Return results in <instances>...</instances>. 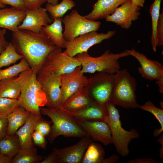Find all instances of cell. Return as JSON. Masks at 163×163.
I'll list each match as a JSON object with an SVG mask.
<instances>
[{
	"mask_svg": "<svg viewBox=\"0 0 163 163\" xmlns=\"http://www.w3.org/2000/svg\"><path fill=\"white\" fill-rule=\"evenodd\" d=\"M129 163H156L157 161L152 158H141L131 159L128 161Z\"/></svg>",
	"mask_w": 163,
	"mask_h": 163,
	"instance_id": "43",
	"label": "cell"
},
{
	"mask_svg": "<svg viewBox=\"0 0 163 163\" xmlns=\"http://www.w3.org/2000/svg\"><path fill=\"white\" fill-rule=\"evenodd\" d=\"M78 121L93 141L100 142L105 146L113 144L110 130L104 121L88 120Z\"/></svg>",
	"mask_w": 163,
	"mask_h": 163,
	"instance_id": "17",
	"label": "cell"
},
{
	"mask_svg": "<svg viewBox=\"0 0 163 163\" xmlns=\"http://www.w3.org/2000/svg\"><path fill=\"white\" fill-rule=\"evenodd\" d=\"M6 31L5 28L0 29V54L5 50L9 43L5 38Z\"/></svg>",
	"mask_w": 163,
	"mask_h": 163,
	"instance_id": "41",
	"label": "cell"
},
{
	"mask_svg": "<svg viewBox=\"0 0 163 163\" xmlns=\"http://www.w3.org/2000/svg\"><path fill=\"white\" fill-rule=\"evenodd\" d=\"M129 55L127 50L117 53L107 50L98 57L91 56L87 52L78 54L75 57L80 62L84 74L97 72L115 74L120 69L119 59Z\"/></svg>",
	"mask_w": 163,
	"mask_h": 163,
	"instance_id": "6",
	"label": "cell"
},
{
	"mask_svg": "<svg viewBox=\"0 0 163 163\" xmlns=\"http://www.w3.org/2000/svg\"><path fill=\"white\" fill-rule=\"evenodd\" d=\"M5 6L3 5L0 3V8H5Z\"/></svg>",
	"mask_w": 163,
	"mask_h": 163,
	"instance_id": "49",
	"label": "cell"
},
{
	"mask_svg": "<svg viewBox=\"0 0 163 163\" xmlns=\"http://www.w3.org/2000/svg\"><path fill=\"white\" fill-rule=\"evenodd\" d=\"M41 114L49 117L53 123L48 140L53 143L59 136L82 137L88 136L78 121L61 107H40Z\"/></svg>",
	"mask_w": 163,
	"mask_h": 163,
	"instance_id": "3",
	"label": "cell"
},
{
	"mask_svg": "<svg viewBox=\"0 0 163 163\" xmlns=\"http://www.w3.org/2000/svg\"><path fill=\"white\" fill-rule=\"evenodd\" d=\"M8 124L7 117H0V139L6 135Z\"/></svg>",
	"mask_w": 163,
	"mask_h": 163,
	"instance_id": "40",
	"label": "cell"
},
{
	"mask_svg": "<svg viewBox=\"0 0 163 163\" xmlns=\"http://www.w3.org/2000/svg\"><path fill=\"white\" fill-rule=\"evenodd\" d=\"M40 163H58L57 158L55 152L52 150L50 154Z\"/></svg>",
	"mask_w": 163,
	"mask_h": 163,
	"instance_id": "42",
	"label": "cell"
},
{
	"mask_svg": "<svg viewBox=\"0 0 163 163\" xmlns=\"http://www.w3.org/2000/svg\"><path fill=\"white\" fill-rule=\"evenodd\" d=\"M30 113L23 107H17L7 117L8 124L7 135L14 134L27 120Z\"/></svg>",
	"mask_w": 163,
	"mask_h": 163,
	"instance_id": "24",
	"label": "cell"
},
{
	"mask_svg": "<svg viewBox=\"0 0 163 163\" xmlns=\"http://www.w3.org/2000/svg\"><path fill=\"white\" fill-rule=\"evenodd\" d=\"M93 141L89 136H86L75 145L61 149L53 148L52 150L58 163H80L87 148Z\"/></svg>",
	"mask_w": 163,
	"mask_h": 163,
	"instance_id": "13",
	"label": "cell"
},
{
	"mask_svg": "<svg viewBox=\"0 0 163 163\" xmlns=\"http://www.w3.org/2000/svg\"><path fill=\"white\" fill-rule=\"evenodd\" d=\"M19 106L18 99L0 97V117H7Z\"/></svg>",
	"mask_w": 163,
	"mask_h": 163,
	"instance_id": "34",
	"label": "cell"
},
{
	"mask_svg": "<svg viewBox=\"0 0 163 163\" xmlns=\"http://www.w3.org/2000/svg\"><path fill=\"white\" fill-rule=\"evenodd\" d=\"M137 82L126 69L115 73V78L110 101L124 108H139L136 91Z\"/></svg>",
	"mask_w": 163,
	"mask_h": 163,
	"instance_id": "5",
	"label": "cell"
},
{
	"mask_svg": "<svg viewBox=\"0 0 163 163\" xmlns=\"http://www.w3.org/2000/svg\"><path fill=\"white\" fill-rule=\"evenodd\" d=\"M11 42L37 74L49 54L57 47L42 31L37 33L23 30L12 32Z\"/></svg>",
	"mask_w": 163,
	"mask_h": 163,
	"instance_id": "1",
	"label": "cell"
},
{
	"mask_svg": "<svg viewBox=\"0 0 163 163\" xmlns=\"http://www.w3.org/2000/svg\"><path fill=\"white\" fill-rule=\"evenodd\" d=\"M116 105L111 101L106 105L108 115L104 122L109 127L113 139V144L119 155L123 157L128 155L129 153V145L132 139L138 138L140 134L135 129L127 131L122 126L120 120L119 110Z\"/></svg>",
	"mask_w": 163,
	"mask_h": 163,
	"instance_id": "4",
	"label": "cell"
},
{
	"mask_svg": "<svg viewBox=\"0 0 163 163\" xmlns=\"http://www.w3.org/2000/svg\"><path fill=\"white\" fill-rule=\"evenodd\" d=\"M127 50L129 55L136 58L140 64L138 71L142 77L151 81L163 78V65L161 63L148 59L145 55L133 48Z\"/></svg>",
	"mask_w": 163,
	"mask_h": 163,
	"instance_id": "15",
	"label": "cell"
},
{
	"mask_svg": "<svg viewBox=\"0 0 163 163\" xmlns=\"http://www.w3.org/2000/svg\"><path fill=\"white\" fill-rule=\"evenodd\" d=\"M51 122L41 118L36 122L34 126V130L39 132L45 136H48L51 130Z\"/></svg>",
	"mask_w": 163,
	"mask_h": 163,
	"instance_id": "35",
	"label": "cell"
},
{
	"mask_svg": "<svg viewBox=\"0 0 163 163\" xmlns=\"http://www.w3.org/2000/svg\"><path fill=\"white\" fill-rule=\"evenodd\" d=\"M31 69L27 61L24 58L18 63L6 69H0V81L17 77L20 73Z\"/></svg>",
	"mask_w": 163,
	"mask_h": 163,
	"instance_id": "32",
	"label": "cell"
},
{
	"mask_svg": "<svg viewBox=\"0 0 163 163\" xmlns=\"http://www.w3.org/2000/svg\"><path fill=\"white\" fill-rule=\"evenodd\" d=\"M132 3L135 5L142 7L144 6L145 0H130Z\"/></svg>",
	"mask_w": 163,
	"mask_h": 163,
	"instance_id": "46",
	"label": "cell"
},
{
	"mask_svg": "<svg viewBox=\"0 0 163 163\" xmlns=\"http://www.w3.org/2000/svg\"><path fill=\"white\" fill-rule=\"evenodd\" d=\"M130 0H97L93 5V9L84 17L89 20L96 21L105 18L112 14L122 5Z\"/></svg>",
	"mask_w": 163,
	"mask_h": 163,
	"instance_id": "19",
	"label": "cell"
},
{
	"mask_svg": "<svg viewBox=\"0 0 163 163\" xmlns=\"http://www.w3.org/2000/svg\"><path fill=\"white\" fill-rule=\"evenodd\" d=\"M26 15L25 11L13 8L0 9V28H5L12 32L18 31Z\"/></svg>",
	"mask_w": 163,
	"mask_h": 163,
	"instance_id": "20",
	"label": "cell"
},
{
	"mask_svg": "<svg viewBox=\"0 0 163 163\" xmlns=\"http://www.w3.org/2000/svg\"><path fill=\"white\" fill-rule=\"evenodd\" d=\"M26 15L23 22L18 27L19 30H27L39 33L43 27L52 23L53 20L45 8H42L25 11Z\"/></svg>",
	"mask_w": 163,
	"mask_h": 163,
	"instance_id": "16",
	"label": "cell"
},
{
	"mask_svg": "<svg viewBox=\"0 0 163 163\" xmlns=\"http://www.w3.org/2000/svg\"><path fill=\"white\" fill-rule=\"evenodd\" d=\"M88 80L87 77L81 71V66L78 67L70 73L61 75V107L71 96L80 89L85 87Z\"/></svg>",
	"mask_w": 163,
	"mask_h": 163,
	"instance_id": "12",
	"label": "cell"
},
{
	"mask_svg": "<svg viewBox=\"0 0 163 163\" xmlns=\"http://www.w3.org/2000/svg\"><path fill=\"white\" fill-rule=\"evenodd\" d=\"M37 78L46 98L45 106L52 108L61 107V75H37Z\"/></svg>",
	"mask_w": 163,
	"mask_h": 163,
	"instance_id": "11",
	"label": "cell"
},
{
	"mask_svg": "<svg viewBox=\"0 0 163 163\" xmlns=\"http://www.w3.org/2000/svg\"><path fill=\"white\" fill-rule=\"evenodd\" d=\"M21 89L16 77L0 81V97L18 99Z\"/></svg>",
	"mask_w": 163,
	"mask_h": 163,
	"instance_id": "25",
	"label": "cell"
},
{
	"mask_svg": "<svg viewBox=\"0 0 163 163\" xmlns=\"http://www.w3.org/2000/svg\"><path fill=\"white\" fill-rule=\"evenodd\" d=\"M12 158L0 153V163H11Z\"/></svg>",
	"mask_w": 163,
	"mask_h": 163,
	"instance_id": "45",
	"label": "cell"
},
{
	"mask_svg": "<svg viewBox=\"0 0 163 163\" xmlns=\"http://www.w3.org/2000/svg\"><path fill=\"white\" fill-rule=\"evenodd\" d=\"M105 155L103 147L93 141L87 148L81 163H103Z\"/></svg>",
	"mask_w": 163,
	"mask_h": 163,
	"instance_id": "27",
	"label": "cell"
},
{
	"mask_svg": "<svg viewBox=\"0 0 163 163\" xmlns=\"http://www.w3.org/2000/svg\"><path fill=\"white\" fill-rule=\"evenodd\" d=\"M140 7L133 4L131 1L119 7L111 14L105 18L107 22L113 23L123 29H128L132 22L138 19L141 14Z\"/></svg>",
	"mask_w": 163,
	"mask_h": 163,
	"instance_id": "14",
	"label": "cell"
},
{
	"mask_svg": "<svg viewBox=\"0 0 163 163\" xmlns=\"http://www.w3.org/2000/svg\"><path fill=\"white\" fill-rule=\"evenodd\" d=\"M41 118V115L30 113L25 123L16 132L15 134L18 137L20 149L27 150L34 147L32 136L34 131L35 124Z\"/></svg>",
	"mask_w": 163,
	"mask_h": 163,
	"instance_id": "21",
	"label": "cell"
},
{
	"mask_svg": "<svg viewBox=\"0 0 163 163\" xmlns=\"http://www.w3.org/2000/svg\"><path fill=\"white\" fill-rule=\"evenodd\" d=\"M62 18L55 19L52 23L43 27L41 31L45 34L57 47L65 48L67 41L62 32Z\"/></svg>",
	"mask_w": 163,
	"mask_h": 163,
	"instance_id": "23",
	"label": "cell"
},
{
	"mask_svg": "<svg viewBox=\"0 0 163 163\" xmlns=\"http://www.w3.org/2000/svg\"><path fill=\"white\" fill-rule=\"evenodd\" d=\"M163 11L160 13L156 30L157 46L163 45Z\"/></svg>",
	"mask_w": 163,
	"mask_h": 163,
	"instance_id": "37",
	"label": "cell"
},
{
	"mask_svg": "<svg viewBox=\"0 0 163 163\" xmlns=\"http://www.w3.org/2000/svg\"><path fill=\"white\" fill-rule=\"evenodd\" d=\"M116 33V30L109 31L106 33H98L94 31L88 32L80 35L71 41H67L66 50L63 52L72 57L78 54L87 52L91 47L104 40L110 38Z\"/></svg>",
	"mask_w": 163,
	"mask_h": 163,
	"instance_id": "10",
	"label": "cell"
},
{
	"mask_svg": "<svg viewBox=\"0 0 163 163\" xmlns=\"http://www.w3.org/2000/svg\"><path fill=\"white\" fill-rule=\"evenodd\" d=\"M115 74L97 72L88 78L85 87L93 101L106 105L110 101Z\"/></svg>",
	"mask_w": 163,
	"mask_h": 163,
	"instance_id": "8",
	"label": "cell"
},
{
	"mask_svg": "<svg viewBox=\"0 0 163 163\" xmlns=\"http://www.w3.org/2000/svg\"><path fill=\"white\" fill-rule=\"evenodd\" d=\"M118 156L116 155H113L107 158H104L103 163H113L116 162L119 160Z\"/></svg>",
	"mask_w": 163,
	"mask_h": 163,
	"instance_id": "44",
	"label": "cell"
},
{
	"mask_svg": "<svg viewBox=\"0 0 163 163\" xmlns=\"http://www.w3.org/2000/svg\"><path fill=\"white\" fill-rule=\"evenodd\" d=\"M161 0H155L149 8L152 22V34L151 43L153 50L156 52L157 46L156 39V30L160 14V6Z\"/></svg>",
	"mask_w": 163,
	"mask_h": 163,
	"instance_id": "30",
	"label": "cell"
},
{
	"mask_svg": "<svg viewBox=\"0 0 163 163\" xmlns=\"http://www.w3.org/2000/svg\"><path fill=\"white\" fill-rule=\"evenodd\" d=\"M62 22L64 25L63 37L69 42L82 34L91 31H97L101 24L99 21L86 19L79 14L76 10H72L64 16Z\"/></svg>",
	"mask_w": 163,
	"mask_h": 163,
	"instance_id": "9",
	"label": "cell"
},
{
	"mask_svg": "<svg viewBox=\"0 0 163 163\" xmlns=\"http://www.w3.org/2000/svg\"><path fill=\"white\" fill-rule=\"evenodd\" d=\"M58 0H47V3L55 5L58 3Z\"/></svg>",
	"mask_w": 163,
	"mask_h": 163,
	"instance_id": "48",
	"label": "cell"
},
{
	"mask_svg": "<svg viewBox=\"0 0 163 163\" xmlns=\"http://www.w3.org/2000/svg\"><path fill=\"white\" fill-rule=\"evenodd\" d=\"M66 111L78 121H104L108 115L106 105L100 104L93 101L87 107L81 110L73 112Z\"/></svg>",
	"mask_w": 163,
	"mask_h": 163,
	"instance_id": "18",
	"label": "cell"
},
{
	"mask_svg": "<svg viewBox=\"0 0 163 163\" xmlns=\"http://www.w3.org/2000/svg\"><path fill=\"white\" fill-rule=\"evenodd\" d=\"M92 101L88 90L85 87L69 97L61 107L67 111H75L85 108Z\"/></svg>",
	"mask_w": 163,
	"mask_h": 163,
	"instance_id": "22",
	"label": "cell"
},
{
	"mask_svg": "<svg viewBox=\"0 0 163 163\" xmlns=\"http://www.w3.org/2000/svg\"><path fill=\"white\" fill-rule=\"evenodd\" d=\"M37 76V74L30 69L16 77L21 89L18 100L20 106L30 113L41 115L40 107L45 106L46 100Z\"/></svg>",
	"mask_w": 163,
	"mask_h": 163,
	"instance_id": "2",
	"label": "cell"
},
{
	"mask_svg": "<svg viewBox=\"0 0 163 163\" xmlns=\"http://www.w3.org/2000/svg\"><path fill=\"white\" fill-rule=\"evenodd\" d=\"M75 5L72 0H62L60 3L55 5L47 3L45 8L53 21L57 18H62L66 12Z\"/></svg>",
	"mask_w": 163,
	"mask_h": 163,
	"instance_id": "28",
	"label": "cell"
},
{
	"mask_svg": "<svg viewBox=\"0 0 163 163\" xmlns=\"http://www.w3.org/2000/svg\"><path fill=\"white\" fill-rule=\"evenodd\" d=\"M43 159L34 147L27 150L20 149L12 158L11 163H40Z\"/></svg>",
	"mask_w": 163,
	"mask_h": 163,
	"instance_id": "29",
	"label": "cell"
},
{
	"mask_svg": "<svg viewBox=\"0 0 163 163\" xmlns=\"http://www.w3.org/2000/svg\"><path fill=\"white\" fill-rule=\"evenodd\" d=\"M27 9H37L47 2V0H24Z\"/></svg>",
	"mask_w": 163,
	"mask_h": 163,
	"instance_id": "39",
	"label": "cell"
},
{
	"mask_svg": "<svg viewBox=\"0 0 163 163\" xmlns=\"http://www.w3.org/2000/svg\"><path fill=\"white\" fill-rule=\"evenodd\" d=\"M0 3L5 6L9 5L12 8L21 10L25 11L27 9L24 0H0Z\"/></svg>",
	"mask_w": 163,
	"mask_h": 163,
	"instance_id": "36",
	"label": "cell"
},
{
	"mask_svg": "<svg viewBox=\"0 0 163 163\" xmlns=\"http://www.w3.org/2000/svg\"><path fill=\"white\" fill-rule=\"evenodd\" d=\"M20 150V145L17 135H6L0 139V153L12 158Z\"/></svg>",
	"mask_w": 163,
	"mask_h": 163,
	"instance_id": "26",
	"label": "cell"
},
{
	"mask_svg": "<svg viewBox=\"0 0 163 163\" xmlns=\"http://www.w3.org/2000/svg\"><path fill=\"white\" fill-rule=\"evenodd\" d=\"M156 83L159 88V91L161 93H163V78L156 80Z\"/></svg>",
	"mask_w": 163,
	"mask_h": 163,
	"instance_id": "47",
	"label": "cell"
},
{
	"mask_svg": "<svg viewBox=\"0 0 163 163\" xmlns=\"http://www.w3.org/2000/svg\"><path fill=\"white\" fill-rule=\"evenodd\" d=\"M139 108L152 114L158 121L161 128L156 129L153 133L155 137L158 136L163 131V109L156 107L150 101H146L142 105H139Z\"/></svg>",
	"mask_w": 163,
	"mask_h": 163,
	"instance_id": "33",
	"label": "cell"
},
{
	"mask_svg": "<svg viewBox=\"0 0 163 163\" xmlns=\"http://www.w3.org/2000/svg\"><path fill=\"white\" fill-rule=\"evenodd\" d=\"M81 66L78 60L71 57L57 47L48 55L41 70L37 75H62L70 73L77 67Z\"/></svg>",
	"mask_w": 163,
	"mask_h": 163,
	"instance_id": "7",
	"label": "cell"
},
{
	"mask_svg": "<svg viewBox=\"0 0 163 163\" xmlns=\"http://www.w3.org/2000/svg\"><path fill=\"white\" fill-rule=\"evenodd\" d=\"M32 140L33 143L40 148L45 149L46 147L47 142L45 136L39 132L34 131Z\"/></svg>",
	"mask_w": 163,
	"mask_h": 163,
	"instance_id": "38",
	"label": "cell"
},
{
	"mask_svg": "<svg viewBox=\"0 0 163 163\" xmlns=\"http://www.w3.org/2000/svg\"><path fill=\"white\" fill-rule=\"evenodd\" d=\"M23 58L17 51L11 42H9L5 50L0 54V69L14 64Z\"/></svg>",
	"mask_w": 163,
	"mask_h": 163,
	"instance_id": "31",
	"label": "cell"
}]
</instances>
